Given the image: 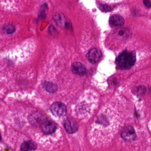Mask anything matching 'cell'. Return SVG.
<instances>
[{"label":"cell","instance_id":"obj_1","mask_svg":"<svg viewBox=\"0 0 151 151\" xmlns=\"http://www.w3.org/2000/svg\"><path fill=\"white\" fill-rule=\"evenodd\" d=\"M136 61V56L133 52L125 51L117 57L116 64L118 69L127 70L131 68Z\"/></svg>","mask_w":151,"mask_h":151},{"label":"cell","instance_id":"obj_2","mask_svg":"<svg viewBox=\"0 0 151 151\" xmlns=\"http://www.w3.org/2000/svg\"><path fill=\"white\" fill-rule=\"evenodd\" d=\"M50 110L52 114L57 117H63L67 113V107L65 104L59 102L53 103L50 107Z\"/></svg>","mask_w":151,"mask_h":151},{"label":"cell","instance_id":"obj_3","mask_svg":"<svg viewBox=\"0 0 151 151\" xmlns=\"http://www.w3.org/2000/svg\"><path fill=\"white\" fill-rule=\"evenodd\" d=\"M121 137L127 141H132L136 138V133L133 127L131 126H127L122 131Z\"/></svg>","mask_w":151,"mask_h":151},{"label":"cell","instance_id":"obj_4","mask_svg":"<svg viewBox=\"0 0 151 151\" xmlns=\"http://www.w3.org/2000/svg\"><path fill=\"white\" fill-rule=\"evenodd\" d=\"M87 58L90 62L95 64L99 62L101 59L102 54L101 51L96 48L91 49L87 54Z\"/></svg>","mask_w":151,"mask_h":151},{"label":"cell","instance_id":"obj_5","mask_svg":"<svg viewBox=\"0 0 151 151\" xmlns=\"http://www.w3.org/2000/svg\"><path fill=\"white\" fill-rule=\"evenodd\" d=\"M41 129L45 134H52L57 130V126L54 122L50 121H46L41 123Z\"/></svg>","mask_w":151,"mask_h":151},{"label":"cell","instance_id":"obj_6","mask_svg":"<svg viewBox=\"0 0 151 151\" xmlns=\"http://www.w3.org/2000/svg\"><path fill=\"white\" fill-rule=\"evenodd\" d=\"M109 23L111 26H121L125 23V20L121 15L114 14L110 17Z\"/></svg>","mask_w":151,"mask_h":151},{"label":"cell","instance_id":"obj_7","mask_svg":"<svg viewBox=\"0 0 151 151\" xmlns=\"http://www.w3.org/2000/svg\"><path fill=\"white\" fill-rule=\"evenodd\" d=\"M71 70L74 74L79 76L85 75L86 72L85 67L80 62H74L71 66Z\"/></svg>","mask_w":151,"mask_h":151},{"label":"cell","instance_id":"obj_8","mask_svg":"<svg viewBox=\"0 0 151 151\" xmlns=\"http://www.w3.org/2000/svg\"><path fill=\"white\" fill-rule=\"evenodd\" d=\"M64 128L66 131L69 133L76 132L78 129V124L75 122L67 119L64 124Z\"/></svg>","mask_w":151,"mask_h":151},{"label":"cell","instance_id":"obj_9","mask_svg":"<svg viewBox=\"0 0 151 151\" xmlns=\"http://www.w3.org/2000/svg\"><path fill=\"white\" fill-rule=\"evenodd\" d=\"M36 143L33 141L24 142L21 146V151H34L37 149Z\"/></svg>","mask_w":151,"mask_h":151},{"label":"cell","instance_id":"obj_10","mask_svg":"<svg viewBox=\"0 0 151 151\" xmlns=\"http://www.w3.org/2000/svg\"><path fill=\"white\" fill-rule=\"evenodd\" d=\"M43 87L47 91L50 93L55 92L57 90V86L51 82H45L43 85Z\"/></svg>","mask_w":151,"mask_h":151},{"label":"cell","instance_id":"obj_11","mask_svg":"<svg viewBox=\"0 0 151 151\" xmlns=\"http://www.w3.org/2000/svg\"><path fill=\"white\" fill-rule=\"evenodd\" d=\"M53 19L59 25H62L65 23V16L61 13H57L53 16Z\"/></svg>","mask_w":151,"mask_h":151},{"label":"cell","instance_id":"obj_12","mask_svg":"<svg viewBox=\"0 0 151 151\" xmlns=\"http://www.w3.org/2000/svg\"><path fill=\"white\" fill-rule=\"evenodd\" d=\"M3 30L7 34H11L15 32V27L13 25L9 24L4 26L3 27Z\"/></svg>","mask_w":151,"mask_h":151},{"label":"cell","instance_id":"obj_13","mask_svg":"<svg viewBox=\"0 0 151 151\" xmlns=\"http://www.w3.org/2000/svg\"><path fill=\"white\" fill-rule=\"evenodd\" d=\"M99 9L103 12H108L111 10V8L109 5L106 4H100L99 5Z\"/></svg>","mask_w":151,"mask_h":151},{"label":"cell","instance_id":"obj_14","mask_svg":"<svg viewBox=\"0 0 151 151\" xmlns=\"http://www.w3.org/2000/svg\"><path fill=\"white\" fill-rule=\"evenodd\" d=\"M145 91V87L142 86L138 87H136L135 90V92L136 93L137 95H140V96L143 95Z\"/></svg>","mask_w":151,"mask_h":151},{"label":"cell","instance_id":"obj_15","mask_svg":"<svg viewBox=\"0 0 151 151\" xmlns=\"http://www.w3.org/2000/svg\"><path fill=\"white\" fill-rule=\"evenodd\" d=\"M143 3L146 7L148 8L151 7V1L149 0H144Z\"/></svg>","mask_w":151,"mask_h":151}]
</instances>
